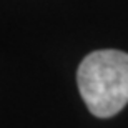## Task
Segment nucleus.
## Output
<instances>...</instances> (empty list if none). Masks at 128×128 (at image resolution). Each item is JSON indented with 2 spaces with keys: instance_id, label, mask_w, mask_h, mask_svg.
I'll return each instance as SVG.
<instances>
[{
  "instance_id": "1",
  "label": "nucleus",
  "mask_w": 128,
  "mask_h": 128,
  "mask_svg": "<svg viewBox=\"0 0 128 128\" xmlns=\"http://www.w3.org/2000/svg\"><path fill=\"white\" fill-rule=\"evenodd\" d=\"M76 83L86 108L98 118H110L128 103V53L96 50L83 58Z\"/></svg>"
}]
</instances>
